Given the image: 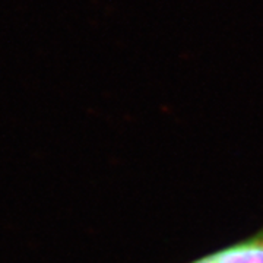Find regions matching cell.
<instances>
[{"label": "cell", "mask_w": 263, "mask_h": 263, "mask_svg": "<svg viewBox=\"0 0 263 263\" xmlns=\"http://www.w3.org/2000/svg\"><path fill=\"white\" fill-rule=\"evenodd\" d=\"M192 263H263V231Z\"/></svg>", "instance_id": "1"}]
</instances>
